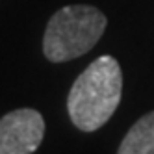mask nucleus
I'll return each mask as SVG.
<instances>
[{"mask_svg": "<svg viewBox=\"0 0 154 154\" xmlns=\"http://www.w3.org/2000/svg\"><path fill=\"white\" fill-rule=\"evenodd\" d=\"M106 24V15L93 6H65L48 20L43 35V52L52 63L80 58L98 43Z\"/></svg>", "mask_w": 154, "mask_h": 154, "instance_id": "nucleus-2", "label": "nucleus"}, {"mask_svg": "<svg viewBox=\"0 0 154 154\" xmlns=\"http://www.w3.org/2000/svg\"><path fill=\"white\" fill-rule=\"evenodd\" d=\"M117 154H154V112H149L132 125Z\"/></svg>", "mask_w": 154, "mask_h": 154, "instance_id": "nucleus-4", "label": "nucleus"}, {"mask_svg": "<svg viewBox=\"0 0 154 154\" xmlns=\"http://www.w3.org/2000/svg\"><path fill=\"white\" fill-rule=\"evenodd\" d=\"M123 93V72L113 56H100L74 80L67 112L76 128L95 132L115 113Z\"/></svg>", "mask_w": 154, "mask_h": 154, "instance_id": "nucleus-1", "label": "nucleus"}, {"mask_svg": "<svg viewBox=\"0 0 154 154\" xmlns=\"http://www.w3.org/2000/svg\"><path fill=\"white\" fill-rule=\"evenodd\" d=\"M45 136V119L37 109L20 108L0 119V154H32Z\"/></svg>", "mask_w": 154, "mask_h": 154, "instance_id": "nucleus-3", "label": "nucleus"}]
</instances>
